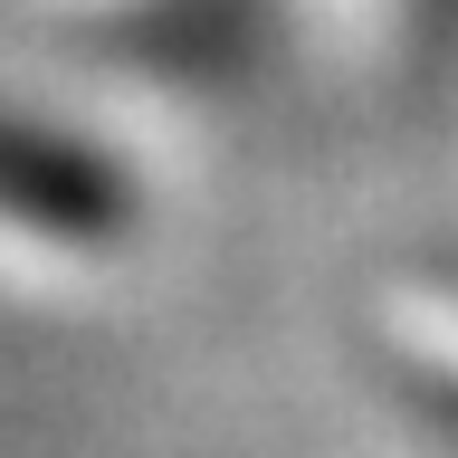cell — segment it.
<instances>
[{"label":"cell","mask_w":458,"mask_h":458,"mask_svg":"<svg viewBox=\"0 0 458 458\" xmlns=\"http://www.w3.org/2000/svg\"><path fill=\"white\" fill-rule=\"evenodd\" d=\"M0 220L86 249V239H114V229H124V182H114L86 143L0 114Z\"/></svg>","instance_id":"obj_1"},{"label":"cell","mask_w":458,"mask_h":458,"mask_svg":"<svg viewBox=\"0 0 458 458\" xmlns=\"http://www.w3.org/2000/svg\"><path fill=\"white\" fill-rule=\"evenodd\" d=\"M325 20H344L353 38H372V48H429L439 29H449L458 0H315Z\"/></svg>","instance_id":"obj_2"},{"label":"cell","mask_w":458,"mask_h":458,"mask_svg":"<svg viewBox=\"0 0 458 458\" xmlns=\"http://www.w3.org/2000/svg\"><path fill=\"white\" fill-rule=\"evenodd\" d=\"M0 10H96V0H0Z\"/></svg>","instance_id":"obj_3"}]
</instances>
